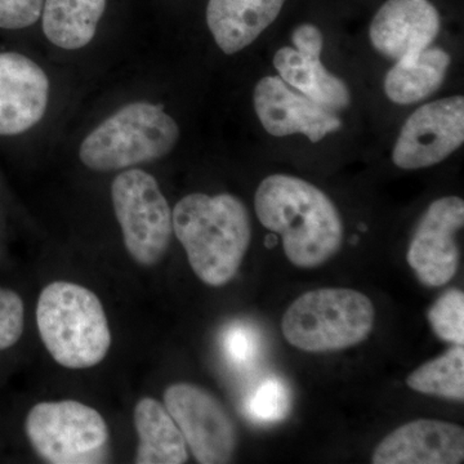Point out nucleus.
Instances as JSON below:
<instances>
[{"instance_id":"nucleus-1","label":"nucleus","mask_w":464,"mask_h":464,"mask_svg":"<svg viewBox=\"0 0 464 464\" xmlns=\"http://www.w3.org/2000/svg\"><path fill=\"white\" fill-rule=\"evenodd\" d=\"M256 215L279 235L286 258L301 268L319 267L337 255L343 243V222L337 207L313 183L274 174L259 183Z\"/></svg>"},{"instance_id":"nucleus-2","label":"nucleus","mask_w":464,"mask_h":464,"mask_svg":"<svg viewBox=\"0 0 464 464\" xmlns=\"http://www.w3.org/2000/svg\"><path fill=\"white\" fill-rule=\"evenodd\" d=\"M173 232L195 275L207 285L230 283L252 240V225L243 201L230 194L188 195L172 212Z\"/></svg>"},{"instance_id":"nucleus-3","label":"nucleus","mask_w":464,"mask_h":464,"mask_svg":"<svg viewBox=\"0 0 464 464\" xmlns=\"http://www.w3.org/2000/svg\"><path fill=\"white\" fill-rule=\"evenodd\" d=\"M36 323L48 353L65 368L96 366L111 346L100 298L79 284L54 282L45 286L39 295Z\"/></svg>"},{"instance_id":"nucleus-4","label":"nucleus","mask_w":464,"mask_h":464,"mask_svg":"<svg viewBox=\"0 0 464 464\" xmlns=\"http://www.w3.org/2000/svg\"><path fill=\"white\" fill-rule=\"evenodd\" d=\"M179 140V124L160 105L133 102L103 121L82 142L79 158L96 172H111L166 157Z\"/></svg>"},{"instance_id":"nucleus-5","label":"nucleus","mask_w":464,"mask_h":464,"mask_svg":"<svg viewBox=\"0 0 464 464\" xmlns=\"http://www.w3.org/2000/svg\"><path fill=\"white\" fill-rule=\"evenodd\" d=\"M375 308L364 293L323 288L295 299L283 316L289 344L306 353H329L362 343L373 331Z\"/></svg>"},{"instance_id":"nucleus-6","label":"nucleus","mask_w":464,"mask_h":464,"mask_svg":"<svg viewBox=\"0 0 464 464\" xmlns=\"http://www.w3.org/2000/svg\"><path fill=\"white\" fill-rule=\"evenodd\" d=\"M111 198L128 253L137 264L157 265L173 234L172 210L157 179L142 169L124 170L112 181Z\"/></svg>"},{"instance_id":"nucleus-7","label":"nucleus","mask_w":464,"mask_h":464,"mask_svg":"<svg viewBox=\"0 0 464 464\" xmlns=\"http://www.w3.org/2000/svg\"><path fill=\"white\" fill-rule=\"evenodd\" d=\"M25 430L36 453L54 464L96 462L109 440L102 415L75 400L33 406Z\"/></svg>"},{"instance_id":"nucleus-8","label":"nucleus","mask_w":464,"mask_h":464,"mask_svg":"<svg viewBox=\"0 0 464 464\" xmlns=\"http://www.w3.org/2000/svg\"><path fill=\"white\" fill-rule=\"evenodd\" d=\"M164 406L198 463L230 462L237 448V429L212 393L195 384L174 383L164 392Z\"/></svg>"},{"instance_id":"nucleus-9","label":"nucleus","mask_w":464,"mask_h":464,"mask_svg":"<svg viewBox=\"0 0 464 464\" xmlns=\"http://www.w3.org/2000/svg\"><path fill=\"white\" fill-rule=\"evenodd\" d=\"M463 141V97L436 100L409 116L393 148L392 160L401 169H422L441 163Z\"/></svg>"},{"instance_id":"nucleus-10","label":"nucleus","mask_w":464,"mask_h":464,"mask_svg":"<svg viewBox=\"0 0 464 464\" xmlns=\"http://www.w3.org/2000/svg\"><path fill=\"white\" fill-rule=\"evenodd\" d=\"M464 225V201L447 197L433 201L420 218L406 261L423 285L442 286L456 276L459 249L456 237Z\"/></svg>"},{"instance_id":"nucleus-11","label":"nucleus","mask_w":464,"mask_h":464,"mask_svg":"<svg viewBox=\"0 0 464 464\" xmlns=\"http://www.w3.org/2000/svg\"><path fill=\"white\" fill-rule=\"evenodd\" d=\"M253 103L262 127L271 136L304 134L316 143L342 128L332 110L293 90L280 76L261 79L253 92Z\"/></svg>"},{"instance_id":"nucleus-12","label":"nucleus","mask_w":464,"mask_h":464,"mask_svg":"<svg viewBox=\"0 0 464 464\" xmlns=\"http://www.w3.org/2000/svg\"><path fill=\"white\" fill-rule=\"evenodd\" d=\"M440 25L438 8L430 0H386L372 20L369 36L381 54L400 61L427 50Z\"/></svg>"},{"instance_id":"nucleus-13","label":"nucleus","mask_w":464,"mask_h":464,"mask_svg":"<svg viewBox=\"0 0 464 464\" xmlns=\"http://www.w3.org/2000/svg\"><path fill=\"white\" fill-rule=\"evenodd\" d=\"M50 81L38 63L16 52L0 53V136L32 130L47 111Z\"/></svg>"},{"instance_id":"nucleus-14","label":"nucleus","mask_w":464,"mask_h":464,"mask_svg":"<svg viewBox=\"0 0 464 464\" xmlns=\"http://www.w3.org/2000/svg\"><path fill=\"white\" fill-rule=\"evenodd\" d=\"M464 431L458 424L417 420L399 427L375 448L374 464H459Z\"/></svg>"},{"instance_id":"nucleus-15","label":"nucleus","mask_w":464,"mask_h":464,"mask_svg":"<svg viewBox=\"0 0 464 464\" xmlns=\"http://www.w3.org/2000/svg\"><path fill=\"white\" fill-rule=\"evenodd\" d=\"M286 0H208V29L226 54H235L257 41L279 17Z\"/></svg>"},{"instance_id":"nucleus-16","label":"nucleus","mask_w":464,"mask_h":464,"mask_svg":"<svg viewBox=\"0 0 464 464\" xmlns=\"http://www.w3.org/2000/svg\"><path fill=\"white\" fill-rule=\"evenodd\" d=\"M274 66L293 90L329 110L346 109L351 96L346 83L324 67L320 57L307 56L295 48L284 47L275 53Z\"/></svg>"},{"instance_id":"nucleus-17","label":"nucleus","mask_w":464,"mask_h":464,"mask_svg":"<svg viewBox=\"0 0 464 464\" xmlns=\"http://www.w3.org/2000/svg\"><path fill=\"white\" fill-rule=\"evenodd\" d=\"M134 426L139 435L137 464H182L188 462V444L166 406L143 398L134 408Z\"/></svg>"},{"instance_id":"nucleus-18","label":"nucleus","mask_w":464,"mask_h":464,"mask_svg":"<svg viewBox=\"0 0 464 464\" xmlns=\"http://www.w3.org/2000/svg\"><path fill=\"white\" fill-rule=\"evenodd\" d=\"M106 9L108 0H44L43 33L63 50H81L93 41Z\"/></svg>"},{"instance_id":"nucleus-19","label":"nucleus","mask_w":464,"mask_h":464,"mask_svg":"<svg viewBox=\"0 0 464 464\" xmlns=\"http://www.w3.org/2000/svg\"><path fill=\"white\" fill-rule=\"evenodd\" d=\"M449 66L450 56L440 48H427L418 56L396 61L384 79L386 96L399 105L427 99L441 87Z\"/></svg>"},{"instance_id":"nucleus-20","label":"nucleus","mask_w":464,"mask_h":464,"mask_svg":"<svg viewBox=\"0 0 464 464\" xmlns=\"http://www.w3.org/2000/svg\"><path fill=\"white\" fill-rule=\"evenodd\" d=\"M409 389L438 398L464 400V348L454 344L444 355L420 365L406 378Z\"/></svg>"},{"instance_id":"nucleus-21","label":"nucleus","mask_w":464,"mask_h":464,"mask_svg":"<svg viewBox=\"0 0 464 464\" xmlns=\"http://www.w3.org/2000/svg\"><path fill=\"white\" fill-rule=\"evenodd\" d=\"M292 409V392L288 384L277 375L259 382L246 401V413L258 424H273L285 420Z\"/></svg>"},{"instance_id":"nucleus-22","label":"nucleus","mask_w":464,"mask_h":464,"mask_svg":"<svg viewBox=\"0 0 464 464\" xmlns=\"http://www.w3.org/2000/svg\"><path fill=\"white\" fill-rule=\"evenodd\" d=\"M427 319L440 340L463 346L464 295L462 290L450 289L445 292L430 308Z\"/></svg>"},{"instance_id":"nucleus-23","label":"nucleus","mask_w":464,"mask_h":464,"mask_svg":"<svg viewBox=\"0 0 464 464\" xmlns=\"http://www.w3.org/2000/svg\"><path fill=\"white\" fill-rule=\"evenodd\" d=\"M222 344L228 362L239 371L255 368L264 353V338L248 323L231 324L224 333Z\"/></svg>"},{"instance_id":"nucleus-24","label":"nucleus","mask_w":464,"mask_h":464,"mask_svg":"<svg viewBox=\"0 0 464 464\" xmlns=\"http://www.w3.org/2000/svg\"><path fill=\"white\" fill-rule=\"evenodd\" d=\"M24 302L14 290L0 288V351L14 346L24 333Z\"/></svg>"},{"instance_id":"nucleus-25","label":"nucleus","mask_w":464,"mask_h":464,"mask_svg":"<svg viewBox=\"0 0 464 464\" xmlns=\"http://www.w3.org/2000/svg\"><path fill=\"white\" fill-rule=\"evenodd\" d=\"M44 0H0V29L21 30L38 23Z\"/></svg>"},{"instance_id":"nucleus-26","label":"nucleus","mask_w":464,"mask_h":464,"mask_svg":"<svg viewBox=\"0 0 464 464\" xmlns=\"http://www.w3.org/2000/svg\"><path fill=\"white\" fill-rule=\"evenodd\" d=\"M292 41L295 50L307 56L320 57L324 47L323 33L313 24H302L293 32Z\"/></svg>"}]
</instances>
